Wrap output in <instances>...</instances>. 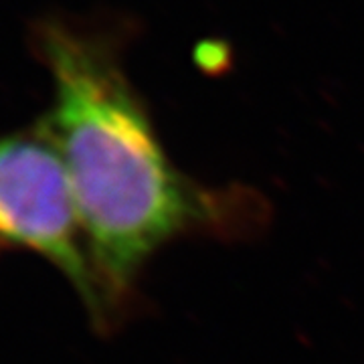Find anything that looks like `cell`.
Segmentation results:
<instances>
[{"label": "cell", "mask_w": 364, "mask_h": 364, "mask_svg": "<svg viewBox=\"0 0 364 364\" xmlns=\"http://www.w3.org/2000/svg\"><path fill=\"white\" fill-rule=\"evenodd\" d=\"M0 247L49 261L75 287L93 324H109L69 174L41 126L0 138Z\"/></svg>", "instance_id": "7a4b0ae2"}, {"label": "cell", "mask_w": 364, "mask_h": 364, "mask_svg": "<svg viewBox=\"0 0 364 364\" xmlns=\"http://www.w3.org/2000/svg\"><path fill=\"white\" fill-rule=\"evenodd\" d=\"M41 51L55 100L39 126L63 158L112 322L160 249L184 235L237 229L249 207L178 170L104 41L55 23L43 28Z\"/></svg>", "instance_id": "6da1fadb"}]
</instances>
